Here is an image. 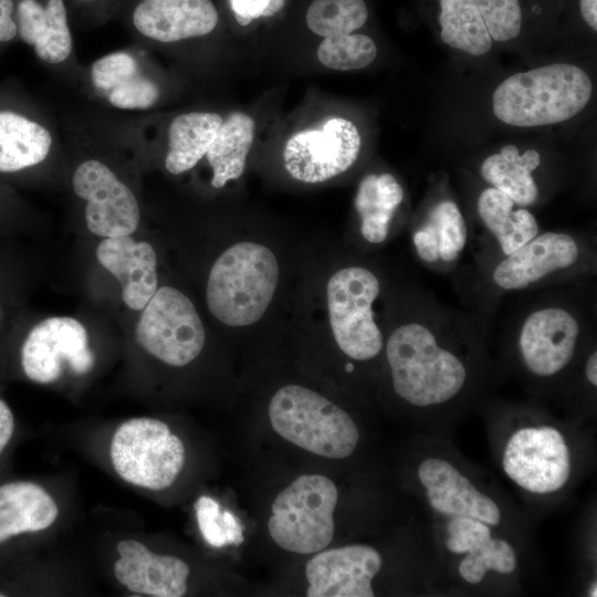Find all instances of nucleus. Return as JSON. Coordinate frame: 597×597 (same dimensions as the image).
<instances>
[{
	"mask_svg": "<svg viewBox=\"0 0 597 597\" xmlns=\"http://www.w3.org/2000/svg\"><path fill=\"white\" fill-rule=\"evenodd\" d=\"M285 0H270V17L275 15L283 7Z\"/></svg>",
	"mask_w": 597,
	"mask_h": 597,
	"instance_id": "nucleus-41",
	"label": "nucleus"
},
{
	"mask_svg": "<svg viewBox=\"0 0 597 597\" xmlns=\"http://www.w3.org/2000/svg\"><path fill=\"white\" fill-rule=\"evenodd\" d=\"M217 113L190 112L175 117L168 132L166 169L174 175L193 168L206 156L222 124Z\"/></svg>",
	"mask_w": 597,
	"mask_h": 597,
	"instance_id": "nucleus-26",
	"label": "nucleus"
},
{
	"mask_svg": "<svg viewBox=\"0 0 597 597\" xmlns=\"http://www.w3.org/2000/svg\"><path fill=\"white\" fill-rule=\"evenodd\" d=\"M502 464L515 484L534 494L561 490L572 471L568 444L563 433L551 426L516 430L507 440Z\"/></svg>",
	"mask_w": 597,
	"mask_h": 597,
	"instance_id": "nucleus-12",
	"label": "nucleus"
},
{
	"mask_svg": "<svg viewBox=\"0 0 597 597\" xmlns=\"http://www.w3.org/2000/svg\"><path fill=\"white\" fill-rule=\"evenodd\" d=\"M13 11L12 0H0V42L11 41L18 34Z\"/></svg>",
	"mask_w": 597,
	"mask_h": 597,
	"instance_id": "nucleus-37",
	"label": "nucleus"
},
{
	"mask_svg": "<svg viewBox=\"0 0 597 597\" xmlns=\"http://www.w3.org/2000/svg\"><path fill=\"white\" fill-rule=\"evenodd\" d=\"M59 515L52 495L30 481L0 485V543L10 537L49 528Z\"/></svg>",
	"mask_w": 597,
	"mask_h": 597,
	"instance_id": "nucleus-23",
	"label": "nucleus"
},
{
	"mask_svg": "<svg viewBox=\"0 0 597 597\" xmlns=\"http://www.w3.org/2000/svg\"><path fill=\"white\" fill-rule=\"evenodd\" d=\"M96 256L122 285V297L132 310H143L157 291V259L153 247L129 235L105 238Z\"/></svg>",
	"mask_w": 597,
	"mask_h": 597,
	"instance_id": "nucleus-20",
	"label": "nucleus"
},
{
	"mask_svg": "<svg viewBox=\"0 0 597 597\" xmlns=\"http://www.w3.org/2000/svg\"><path fill=\"white\" fill-rule=\"evenodd\" d=\"M94 362L85 327L77 320L66 316L50 317L36 324L21 349L23 371L38 384L60 379L64 363L74 374L83 375L93 368Z\"/></svg>",
	"mask_w": 597,
	"mask_h": 597,
	"instance_id": "nucleus-13",
	"label": "nucleus"
},
{
	"mask_svg": "<svg viewBox=\"0 0 597 597\" xmlns=\"http://www.w3.org/2000/svg\"><path fill=\"white\" fill-rule=\"evenodd\" d=\"M584 374L587 381L596 388L597 386V350L593 345L589 348L588 356L585 360Z\"/></svg>",
	"mask_w": 597,
	"mask_h": 597,
	"instance_id": "nucleus-40",
	"label": "nucleus"
},
{
	"mask_svg": "<svg viewBox=\"0 0 597 597\" xmlns=\"http://www.w3.org/2000/svg\"><path fill=\"white\" fill-rule=\"evenodd\" d=\"M516 566V555L513 546L501 538L486 540L479 548L467 553L458 566L460 576L469 584H479L486 572L511 574Z\"/></svg>",
	"mask_w": 597,
	"mask_h": 597,
	"instance_id": "nucleus-32",
	"label": "nucleus"
},
{
	"mask_svg": "<svg viewBox=\"0 0 597 597\" xmlns=\"http://www.w3.org/2000/svg\"><path fill=\"white\" fill-rule=\"evenodd\" d=\"M91 77L97 92L117 108L146 109L159 97L158 86L142 73L127 52H114L95 61Z\"/></svg>",
	"mask_w": 597,
	"mask_h": 597,
	"instance_id": "nucleus-22",
	"label": "nucleus"
},
{
	"mask_svg": "<svg viewBox=\"0 0 597 597\" xmlns=\"http://www.w3.org/2000/svg\"><path fill=\"white\" fill-rule=\"evenodd\" d=\"M582 21L593 31L597 30V0H576Z\"/></svg>",
	"mask_w": 597,
	"mask_h": 597,
	"instance_id": "nucleus-39",
	"label": "nucleus"
},
{
	"mask_svg": "<svg viewBox=\"0 0 597 597\" xmlns=\"http://www.w3.org/2000/svg\"><path fill=\"white\" fill-rule=\"evenodd\" d=\"M0 316H1V311H0Z\"/></svg>",
	"mask_w": 597,
	"mask_h": 597,
	"instance_id": "nucleus-44",
	"label": "nucleus"
},
{
	"mask_svg": "<svg viewBox=\"0 0 597 597\" xmlns=\"http://www.w3.org/2000/svg\"><path fill=\"white\" fill-rule=\"evenodd\" d=\"M381 290L378 274L363 264L346 265L327 282L331 329L338 348L353 360H371L384 349L385 335L374 311Z\"/></svg>",
	"mask_w": 597,
	"mask_h": 597,
	"instance_id": "nucleus-7",
	"label": "nucleus"
},
{
	"mask_svg": "<svg viewBox=\"0 0 597 597\" xmlns=\"http://www.w3.org/2000/svg\"><path fill=\"white\" fill-rule=\"evenodd\" d=\"M119 558L114 575L128 590L154 597H181L186 594L190 568L182 559L153 553L136 540L117 544Z\"/></svg>",
	"mask_w": 597,
	"mask_h": 597,
	"instance_id": "nucleus-18",
	"label": "nucleus"
},
{
	"mask_svg": "<svg viewBox=\"0 0 597 597\" xmlns=\"http://www.w3.org/2000/svg\"><path fill=\"white\" fill-rule=\"evenodd\" d=\"M4 596H6V594H3V593L0 591V597H4Z\"/></svg>",
	"mask_w": 597,
	"mask_h": 597,
	"instance_id": "nucleus-42",
	"label": "nucleus"
},
{
	"mask_svg": "<svg viewBox=\"0 0 597 597\" xmlns=\"http://www.w3.org/2000/svg\"><path fill=\"white\" fill-rule=\"evenodd\" d=\"M541 163L542 157L536 149L521 153L515 145H505L483 159L480 175L515 205L527 208L540 201L541 190L534 172Z\"/></svg>",
	"mask_w": 597,
	"mask_h": 597,
	"instance_id": "nucleus-24",
	"label": "nucleus"
},
{
	"mask_svg": "<svg viewBox=\"0 0 597 597\" xmlns=\"http://www.w3.org/2000/svg\"><path fill=\"white\" fill-rule=\"evenodd\" d=\"M84 1H91V0H84Z\"/></svg>",
	"mask_w": 597,
	"mask_h": 597,
	"instance_id": "nucleus-43",
	"label": "nucleus"
},
{
	"mask_svg": "<svg viewBox=\"0 0 597 597\" xmlns=\"http://www.w3.org/2000/svg\"><path fill=\"white\" fill-rule=\"evenodd\" d=\"M218 20L211 0H142L133 12L136 30L159 42L206 35Z\"/></svg>",
	"mask_w": 597,
	"mask_h": 597,
	"instance_id": "nucleus-19",
	"label": "nucleus"
},
{
	"mask_svg": "<svg viewBox=\"0 0 597 597\" xmlns=\"http://www.w3.org/2000/svg\"><path fill=\"white\" fill-rule=\"evenodd\" d=\"M362 137L344 117H328L317 127L292 135L284 147L287 172L307 184L327 181L347 171L357 160Z\"/></svg>",
	"mask_w": 597,
	"mask_h": 597,
	"instance_id": "nucleus-11",
	"label": "nucleus"
},
{
	"mask_svg": "<svg viewBox=\"0 0 597 597\" xmlns=\"http://www.w3.org/2000/svg\"><path fill=\"white\" fill-rule=\"evenodd\" d=\"M404 300L384 345L392 389L417 408L450 404L480 373L490 320L447 305L423 285L412 284Z\"/></svg>",
	"mask_w": 597,
	"mask_h": 597,
	"instance_id": "nucleus-1",
	"label": "nucleus"
},
{
	"mask_svg": "<svg viewBox=\"0 0 597 597\" xmlns=\"http://www.w3.org/2000/svg\"><path fill=\"white\" fill-rule=\"evenodd\" d=\"M198 526L203 540L212 547L240 545L243 526L231 512L223 510L212 498L201 495L195 502Z\"/></svg>",
	"mask_w": 597,
	"mask_h": 597,
	"instance_id": "nucleus-31",
	"label": "nucleus"
},
{
	"mask_svg": "<svg viewBox=\"0 0 597 597\" xmlns=\"http://www.w3.org/2000/svg\"><path fill=\"white\" fill-rule=\"evenodd\" d=\"M51 144L44 126L13 112H0V171L13 172L40 164Z\"/></svg>",
	"mask_w": 597,
	"mask_h": 597,
	"instance_id": "nucleus-28",
	"label": "nucleus"
},
{
	"mask_svg": "<svg viewBox=\"0 0 597 597\" xmlns=\"http://www.w3.org/2000/svg\"><path fill=\"white\" fill-rule=\"evenodd\" d=\"M136 339L151 356L181 367L201 353L206 333L192 302L177 289L163 286L143 308Z\"/></svg>",
	"mask_w": 597,
	"mask_h": 597,
	"instance_id": "nucleus-10",
	"label": "nucleus"
},
{
	"mask_svg": "<svg viewBox=\"0 0 597 597\" xmlns=\"http://www.w3.org/2000/svg\"><path fill=\"white\" fill-rule=\"evenodd\" d=\"M404 198V187L392 174H368L359 181L354 207L367 243L378 245L388 239Z\"/></svg>",
	"mask_w": 597,
	"mask_h": 597,
	"instance_id": "nucleus-25",
	"label": "nucleus"
},
{
	"mask_svg": "<svg viewBox=\"0 0 597 597\" xmlns=\"http://www.w3.org/2000/svg\"><path fill=\"white\" fill-rule=\"evenodd\" d=\"M593 82L582 67L555 63L515 73L494 90L492 109L501 122L537 127L570 119L588 104Z\"/></svg>",
	"mask_w": 597,
	"mask_h": 597,
	"instance_id": "nucleus-4",
	"label": "nucleus"
},
{
	"mask_svg": "<svg viewBox=\"0 0 597 597\" xmlns=\"http://www.w3.org/2000/svg\"><path fill=\"white\" fill-rule=\"evenodd\" d=\"M418 479L431 507L449 517L467 516L489 525L501 522L495 501L480 492L452 463L427 458L418 467Z\"/></svg>",
	"mask_w": 597,
	"mask_h": 597,
	"instance_id": "nucleus-17",
	"label": "nucleus"
},
{
	"mask_svg": "<svg viewBox=\"0 0 597 597\" xmlns=\"http://www.w3.org/2000/svg\"><path fill=\"white\" fill-rule=\"evenodd\" d=\"M475 211L485 230L483 242L488 244L476 259V263L506 255L521 248L541 232L535 216L525 207L489 186L478 196Z\"/></svg>",
	"mask_w": 597,
	"mask_h": 597,
	"instance_id": "nucleus-21",
	"label": "nucleus"
},
{
	"mask_svg": "<svg viewBox=\"0 0 597 597\" xmlns=\"http://www.w3.org/2000/svg\"><path fill=\"white\" fill-rule=\"evenodd\" d=\"M338 492L324 475L305 474L285 488L272 504L268 530L283 549L316 553L332 542Z\"/></svg>",
	"mask_w": 597,
	"mask_h": 597,
	"instance_id": "nucleus-8",
	"label": "nucleus"
},
{
	"mask_svg": "<svg viewBox=\"0 0 597 597\" xmlns=\"http://www.w3.org/2000/svg\"><path fill=\"white\" fill-rule=\"evenodd\" d=\"M14 431V418L10 407L0 399V454L8 446Z\"/></svg>",
	"mask_w": 597,
	"mask_h": 597,
	"instance_id": "nucleus-38",
	"label": "nucleus"
},
{
	"mask_svg": "<svg viewBox=\"0 0 597 597\" xmlns=\"http://www.w3.org/2000/svg\"><path fill=\"white\" fill-rule=\"evenodd\" d=\"M447 532L446 545L454 554L471 553L491 537L489 524L467 516L451 517Z\"/></svg>",
	"mask_w": 597,
	"mask_h": 597,
	"instance_id": "nucleus-34",
	"label": "nucleus"
},
{
	"mask_svg": "<svg viewBox=\"0 0 597 597\" xmlns=\"http://www.w3.org/2000/svg\"><path fill=\"white\" fill-rule=\"evenodd\" d=\"M316 54L318 61L328 69L360 70L374 62L377 46L368 35L346 33L324 38Z\"/></svg>",
	"mask_w": 597,
	"mask_h": 597,
	"instance_id": "nucleus-30",
	"label": "nucleus"
},
{
	"mask_svg": "<svg viewBox=\"0 0 597 597\" xmlns=\"http://www.w3.org/2000/svg\"><path fill=\"white\" fill-rule=\"evenodd\" d=\"M255 124L242 112L231 113L223 119L206 157L212 168L211 185L222 188L240 178L254 140Z\"/></svg>",
	"mask_w": 597,
	"mask_h": 597,
	"instance_id": "nucleus-27",
	"label": "nucleus"
},
{
	"mask_svg": "<svg viewBox=\"0 0 597 597\" xmlns=\"http://www.w3.org/2000/svg\"><path fill=\"white\" fill-rule=\"evenodd\" d=\"M280 269L266 247L243 241L221 253L207 282V304L221 323L242 327L256 323L273 300Z\"/></svg>",
	"mask_w": 597,
	"mask_h": 597,
	"instance_id": "nucleus-5",
	"label": "nucleus"
},
{
	"mask_svg": "<svg viewBox=\"0 0 597 597\" xmlns=\"http://www.w3.org/2000/svg\"><path fill=\"white\" fill-rule=\"evenodd\" d=\"M109 454L123 481L150 491L170 486L186 459L182 441L168 425L147 417L122 422L113 434Z\"/></svg>",
	"mask_w": 597,
	"mask_h": 597,
	"instance_id": "nucleus-9",
	"label": "nucleus"
},
{
	"mask_svg": "<svg viewBox=\"0 0 597 597\" xmlns=\"http://www.w3.org/2000/svg\"><path fill=\"white\" fill-rule=\"evenodd\" d=\"M365 0H314L306 12L308 29L323 38L353 33L368 20Z\"/></svg>",
	"mask_w": 597,
	"mask_h": 597,
	"instance_id": "nucleus-29",
	"label": "nucleus"
},
{
	"mask_svg": "<svg viewBox=\"0 0 597 597\" xmlns=\"http://www.w3.org/2000/svg\"><path fill=\"white\" fill-rule=\"evenodd\" d=\"M469 224L460 206L439 198L422 212L411 232L413 251L420 262L439 273L452 272L469 241Z\"/></svg>",
	"mask_w": 597,
	"mask_h": 597,
	"instance_id": "nucleus-16",
	"label": "nucleus"
},
{
	"mask_svg": "<svg viewBox=\"0 0 597 597\" xmlns=\"http://www.w3.org/2000/svg\"><path fill=\"white\" fill-rule=\"evenodd\" d=\"M596 242L591 234L545 231L510 254L476 263L473 312L491 320L502 300L596 275Z\"/></svg>",
	"mask_w": 597,
	"mask_h": 597,
	"instance_id": "nucleus-3",
	"label": "nucleus"
},
{
	"mask_svg": "<svg viewBox=\"0 0 597 597\" xmlns=\"http://www.w3.org/2000/svg\"><path fill=\"white\" fill-rule=\"evenodd\" d=\"M49 29L34 45L36 55L44 62L56 64L65 61L72 52V36L67 25L63 0H48Z\"/></svg>",
	"mask_w": 597,
	"mask_h": 597,
	"instance_id": "nucleus-33",
	"label": "nucleus"
},
{
	"mask_svg": "<svg viewBox=\"0 0 597 597\" xmlns=\"http://www.w3.org/2000/svg\"><path fill=\"white\" fill-rule=\"evenodd\" d=\"M74 192L87 201L86 226L104 238L130 235L139 223V207L132 190L98 160L82 163L73 175Z\"/></svg>",
	"mask_w": 597,
	"mask_h": 597,
	"instance_id": "nucleus-14",
	"label": "nucleus"
},
{
	"mask_svg": "<svg viewBox=\"0 0 597 597\" xmlns=\"http://www.w3.org/2000/svg\"><path fill=\"white\" fill-rule=\"evenodd\" d=\"M521 294L502 325L506 342L528 376L557 378L594 343L593 277Z\"/></svg>",
	"mask_w": 597,
	"mask_h": 597,
	"instance_id": "nucleus-2",
	"label": "nucleus"
},
{
	"mask_svg": "<svg viewBox=\"0 0 597 597\" xmlns=\"http://www.w3.org/2000/svg\"><path fill=\"white\" fill-rule=\"evenodd\" d=\"M234 17L240 25H249L260 17H270V0H230Z\"/></svg>",
	"mask_w": 597,
	"mask_h": 597,
	"instance_id": "nucleus-36",
	"label": "nucleus"
},
{
	"mask_svg": "<svg viewBox=\"0 0 597 597\" xmlns=\"http://www.w3.org/2000/svg\"><path fill=\"white\" fill-rule=\"evenodd\" d=\"M15 24L20 39L34 46L49 29L45 6L36 0H20L15 10Z\"/></svg>",
	"mask_w": 597,
	"mask_h": 597,
	"instance_id": "nucleus-35",
	"label": "nucleus"
},
{
	"mask_svg": "<svg viewBox=\"0 0 597 597\" xmlns=\"http://www.w3.org/2000/svg\"><path fill=\"white\" fill-rule=\"evenodd\" d=\"M269 417L285 440L324 458H346L359 440L358 428L345 410L300 385L284 386L273 395Z\"/></svg>",
	"mask_w": 597,
	"mask_h": 597,
	"instance_id": "nucleus-6",
	"label": "nucleus"
},
{
	"mask_svg": "<svg viewBox=\"0 0 597 597\" xmlns=\"http://www.w3.org/2000/svg\"><path fill=\"white\" fill-rule=\"evenodd\" d=\"M383 565L381 555L369 545L354 544L324 551L306 566L308 597H373L374 577Z\"/></svg>",
	"mask_w": 597,
	"mask_h": 597,
	"instance_id": "nucleus-15",
	"label": "nucleus"
}]
</instances>
